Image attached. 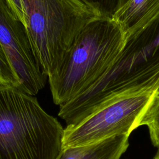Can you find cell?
Here are the masks:
<instances>
[{"label":"cell","mask_w":159,"mask_h":159,"mask_svg":"<svg viewBox=\"0 0 159 159\" xmlns=\"http://www.w3.org/2000/svg\"><path fill=\"white\" fill-rule=\"evenodd\" d=\"M0 44L19 79V90L37 94L45 87L47 77L34 55L25 27L7 0H0Z\"/></svg>","instance_id":"6"},{"label":"cell","mask_w":159,"mask_h":159,"mask_svg":"<svg viewBox=\"0 0 159 159\" xmlns=\"http://www.w3.org/2000/svg\"><path fill=\"white\" fill-rule=\"evenodd\" d=\"M29 41L43 73H57L81 31L104 17L80 0H22Z\"/></svg>","instance_id":"4"},{"label":"cell","mask_w":159,"mask_h":159,"mask_svg":"<svg viewBox=\"0 0 159 159\" xmlns=\"http://www.w3.org/2000/svg\"><path fill=\"white\" fill-rule=\"evenodd\" d=\"M125 35L111 18L99 17L80 34L56 74L48 78L53 101L61 106L103 76L122 49Z\"/></svg>","instance_id":"3"},{"label":"cell","mask_w":159,"mask_h":159,"mask_svg":"<svg viewBox=\"0 0 159 159\" xmlns=\"http://www.w3.org/2000/svg\"><path fill=\"white\" fill-rule=\"evenodd\" d=\"M6 86H7L5 85L4 84H3L2 83H1V82L0 81V88H2V87H6Z\"/></svg>","instance_id":"14"},{"label":"cell","mask_w":159,"mask_h":159,"mask_svg":"<svg viewBox=\"0 0 159 159\" xmlns=\"http://www.w3.org/2000/svg\"><path fill=\"white\" fill-rule=\"evenodd\" d=\"M16 18L19 19L25 29L27 28V20L25 12L24 9L22 0H7Z\"/></svg>","instance_id":"12"},{"label":"cell","mask_w":159,"mask_h":159,"mask_svg":"<svg viewBox=\"0 0 159 159\" xmlns=\"http://www.w3.org/2000/svg\"><path fill=\"white\" fill-rule=\"evenodd\" d=\"M159 14V0H119L112 19L125 38L137 32Z\"/></svg>","instance_id":"7"},{"label":"cell","mask_w":159,"mask_h":159,"mask_svg":"<svg viewBox=\"0 0 159 159\" xmlns=\"http://www.w3.org/2000/svg\"><path fill=\"white\" fill-rule=\"evenodd\" d=\"M150 91L159 94V14L125 38L107 72L60 106L58 116L73 125L119 98Z\"/></svg>","instance_id":"1"},{"label":"cell","mask_w":159,"mask_h":159,"mask_svg":"<svg viewBox=\"0 0 159 159\" xmlns=\"http://www.w3.org/2000/svg\"><path fill=\"white\" fill-rule=\"evenodd\" d=\"M153 159H159V147L158 148V150H157Z\"/></svg>","instance_id":"13"},{"label":"cell","mask_w":159,"mask_h":159,"mask_svg":"<svg viewBox=\"0 0 159 159\" xmlns=\"http://www.w3.org/2000/svg\"><path fill=\"white\" fill-rule=\"evenodd\" d=\"M150 91L119 98L79 123L64 129L63 148L78 147L120 135H130L155 96Z\"/></svg>","instance_id":"5"},{"label":"cell","mask_w":159,"mask_h":159,"mask_svg":"<svg viewBox=\"0 0 159 159\" xmlns=\"http://www.w3.org/2000/svg\"><path fill=\"white\" fill-rule=\"evenodd\" d=\"M129 135L113 136L99 142L63 148L57 159H120L127 150Z\"/></svg>","instance_id":"8"},{"label":"cell","mask_w":159,"mask_h":159,"mask_svg":"<svg viewBox=\"0 0 159 159\" xmlns=\"http://www.w3.org/2000/svg\"><path fill=\"white\" fill-rule=\"evenodd\" d=\"M64 129L34 96L0 88V159H57Z\"/></svg>","instance_id":"2"},{"label":"cell","mask_w":159,"mask_h":159,"mask_svg":"<svg viewBox=\"0 0 159 159\" xmlns=\"http://www.w3.org/2000/svg\"><path fill=\"white\" fill-rule=\"evenodd\" d=\"M97 10L104 17L112 19L119 0H80Z\"/></svg>","instance_id":"11"},{"label":"cell","mask_w":159,"mask_h":159,"mask_svg":"<svg viewBox=\"0 0 159 159\" xmlns=\"http://www.w3.org/2000/svg\"><path fill=\"white\" fill-rule=\"evenodd\" d=\"M147 126L152 143L155 147H159V94H157L148 109L143 116L140 127Z\"/></svg>","instance_id":"9"},{"label":"cell","mask_w":159,"mask_h":159,"mask_svg":"<svg viewBox=\"0 0 159 159\" xmlns=\"http://www.w3.org/2000/svg\"><path fill=\"white\" fill-rule=\"evenodd\" d=\"M0 81L7 86L19 89L20 81L11 63L0 44Z\"/></svg>","instance_id":"10"}]
</instances>
